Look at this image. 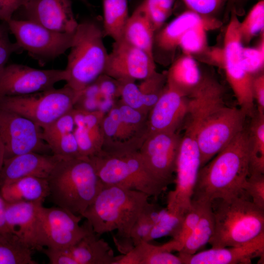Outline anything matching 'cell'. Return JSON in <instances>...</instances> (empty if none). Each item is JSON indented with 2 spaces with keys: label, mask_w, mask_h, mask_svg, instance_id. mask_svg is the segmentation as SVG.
I'll return each instance as SVG.
<instances>
[{
  "label": "cell",
  "mask_w": 264,
  "mask_h": 264,
  "mask_svg": "<svg viewBox=\"0 0 264 264\" xmlns=\"http://www.w3.org/2000/svg\"><path fill=\"white\" fill-rule=\"evenodd\" d=\"M188 97L198 117L197 140L202 167L243 130L247 115L240 108L227 106L221 85L207 77Z\"/></svg>",
  "instance_id": "cell-1"
},
{
  "label": "cell",
  "mask_w": 264,
  "mask_h": 264,
  "mask_svg": "<svg viewBox=\"0 0 264 264\" xmlns=\"http://www.w3.org/2000/svg\"><path fill=\"white\" fill-rule=\"evenodd\" d=\"M150 197L145 193L115 185H103L85 212L83 218L100 236L117 231L114 243L123 254L134 246L130 238L132 228Z\"/></svg>",
  "instance_id": "cell-2"
},
{
  "label": "cell",
  "mask_w": 264,
  "mask_h": 264,
  "mask_svg": "<svg viewBox=\"0 0 264 264\" xmlns=\"http://www.w3.org/2000/svg\"><path fill=\"white\" fill-rule=\"evenodd\" d=\"M216 155L200 168L192 198L212 201L244 192L249 176L247 130L243 128Z\"/></svg>",
  "instance_id": "cell-3"
},
{
  "label": "cell",
  "mask_w": 264,
  "mask_h": 264,
  "mask_svg": "<svg viewBox=\"0 0 264 264\" xmlns=\"http://www.w3.org/2000/svg\"><path fill=\"white\" fill-rule=\"evenodd\" d=\"M138 150L127 144H104L98 154L89 158L103 185L120 186L156 198L168 185L153 174Z\"/></svg>",
  "instance_id": "cell-4"
},
{
  "label": "cell",
  "mask_w": 264,
  "mask_h": 264,
  "mask_svg": "<svg viewBox=\"0 0 264 264\" xmlns=\"http://www.w3.org/2000/svg\"><path fill=\"white\" fill-rule=\"evenodd\" d=\"M52 201L82 216L103 184L88 157L62 158L47 178Z\"/></svg>",
  "instance_id": "cell-5"
},
{
  "label": "cell",
  "mask_w": 264,
  "mask_h": 264,
  "mask_svg": "<svg viewBox=\"0 0 264 264\" xmlns=\"http://www.w3.org/2000/svg\"><path fill=\"white\" fill-rule=\"evenodd\" d=\"M214 230L209 243L212 248L237 246L264 232V209L254 204L244 191L211 201Z\"/></svg>",
  "instance_id": "cell-6"
},
{
  "label": "cell",
  "mask_w": 264,
  "mask_h": 264,
  "mask_svg": "<svg viewBox=\"0 0 264 264\" xmlns=\"http://www.w3.org/2000/svg\"><path fill=\"white\" fill-rule=\"evenodd\" d=\"M104 37L102 26L97 21L88 19L78 22L65 69L66 85L75 92L77 100L104 74L109 53Z\"/></svg>",
  "instance_id": "cell-7"
},
{
  "label": "cell",
  "mask_w": 264,
  "mask_h": 264,
  "mask_svg": "<svg viewBox=\"0 0 264 264\" xmlns=\"http://www.w3.org/2000/svg\"><path fill=\"white\" fill-rule=\"evenodd\" d=\"M184 132L176 157L175 188L168 194L166 208L170 212L184 215L191 206L199 171L200 154L197 140L198 120L189 115L185 119Z\"/></svg>",
  "instance_id": "cell-8"
},
{
  "label": "cell",
  "mask_w": 264,
  "mask_h": 264,
  "mask_svg": "<svg viewBox=\"0 0 264 264\" xmlns=\"http://www.w3.org/2000/svg\"><path fill=\"white\" fill-rule=\"evenodd\" d=\"M77 100L75 92L66 85L59 88L0 98V108L23 116L41 128L72 110Z\"/></svg>",
  "instance_id": "cell-9"
},
{
  "label": "cell",
  "mask_w": 264,
  "mask_h": 264,
  "mask_svg": "<svg viewBox=\"0 0 264 264\" xmlns=\"http://www.w3.org/2000/svg\"><path fill=\"white\" fill-rule=\"evenodd\" d=\"M231 14L221 48L220 66L225 71L240 108L247 116H252L255 112L252 92L253 76L246 71L243 65V43L239 29L240 21L235 8L231 9Z\"/></svg>",
  "instance_id": "cell-10"
},
{
  "label": "cell",
  "mask_w": 264,
  "mask_h": 264,
  "mask_svg": "<svg viewBox=\"0 0 264 264\" xmlns=\"http://www.w3.org/2000/svg\"><path fill=\"white\" fill-rule=\"evenodd\" d=\"M7 24L20 49L26 51L41 65L64 54L72 44L74 33L54 31L25 20L12 18Z\"/></svg>",
  "instance_id": "cell-11"
},
{
  "label": "cell",
  "mask_w": 264,
  "mask_h": 264,
  "mask_svg": "<svg viewBox=\"0 0 264 264\" xmlns=\"http://www.w3.org/2000/svg\"><path fill=\"white\" fill-rule=\"evenodd\" d=\"M82 218L59 206L42 205L38 235L40 250L44 247L67 249L78 242L91 228L87 221L79 224Z\"/></svg>",
  "instance_id": "cell-12"
},
{
  "label": "cell",
  "mask_w": 264,
  "mask_h": 264,
  "mask_svg": "<svg viewBox=\"0 0 264 264\" xmlns=\"http://www.w3.org/2000/svg\"><path fill=\"white\" fill-rule=\"evenodd\" d=\"M0 143L4 149L5 159L28 152L44 154L50 151L43 139L39 126L16 112L1 108Z\"/></svg>",
  "instance_id": "cell-13"
},
{
  "label": "cell",
  "mask_w": 264,
  "mask_h": 264,
  "mask_svg": "<svg viewBox=\"0 0 264 264\" xmlns=\"http://www.w3.org/2000/svg\"><path fill=\"white\" fill-rule=\"evenodd\" d=\"M66 80L65 69H40L18 64L6 65L0 74V98L49 90Z\"/></svg>",
  "instance_id": "cell-14"
},
{
  "label": "cell",
  "mask_w": 264,
  "mask_h": 264,
  "mask_svg": "<svg viewBox=\"0 0 264 264\" xmlns=\"http://www.w3.org/2000/svg\"><path fill=\"white\" fill-rule=\"evenodd\" d=\"M180 139L177 132L150 133L138 150L153 174L168 186L173 181Z\"/></svg>",
  "instance_id": "cell-15"
},
{
  "label": "cell",
  "mask_w": 264,
  "mask_h": 264,
  "mask_svg": "<svg viewBox=\"0 0 264 264\" xmlns=\"http://www.w3.org/2000/svg\"><path fill=\"white\" fill-rule=\"evenodd\" d=\"M156 71L154 59L123 39L114 41L104 74L118 81L143 80Z\"/></svg>",
  "instance_id": "cell-16"
},
{
  "label": "cell",
  "mask_w": 264,
  "mask_h": 264,
  "mask_svg": "<svg viewBox=\"0 0 264 264\" xmlns=\"http://www.w3.org/2000/svg\"><path fill=\"white\" fill-rule=\"evenodd\" d=\"M147 117L120 101L103 118L104 143L140 146L148 133Z\"/></svg>",
  "instance_id": "cell-17"
},
{
  "label": "cell",
  "mask_w": 264,
  "mask_h": 264,
  "mask_svg": "<svg viewBox=\"0 0 264 264\" xmlns=\"http://www.w3.org/2000/svg\"><path fill=\"white\" fill-rule=\"evenodd\" d=\"M18 11L22 17L21 20L56 32L72 34L78 24L71 0H24Z\"/></svg>",
  "instance_id": "cell-18"
},
{
  "label": "cell",
  "mask_w": 264,
  "mask_h": 264,
  "mask_svg": "<svg viewBox=\"0 0 264 264\" xmlns=\"http://www.w3.org/2000/svg\"><path fill=\"white\" fill-rule=\"evenodd\" d=\"M189 108V97L166 84L147 117L148 133L177 132Z\"/></svg>",
  "instance_id": "cell-19"
},
{
  "label": "cell",
  "mask_w": 264,
  "mask_h": 264,
  "mask_svg": "<svg viewBox=\"0 0 264 264\" xmlns=\"http://www.w3.org/2000/svg\"><path fill=\"white\" fill-rule=\"evenodd\" d=\"M183 264H249L264 255V232L241 245L212 248L191 255L178 254Z\"/></svg>",
  "instance_id": "cell-20"
},
{
  "label": "cell",
  "mask_w": 264,
  "mask_h": 264,
  "mask_svg": "<svg viewBox=\"0 0 264 264\" xmlns=\"http://www.w3.org/2000/svg\"><path fill=\"white\" fill-rule=\"evenodd\" d=\"M62 158L53 154L28 152L5 159L0 172V186L25 177L47 179Z\"/></svg>",
  "instance_id": "cell-21"
},
{
  "label": "cell",
  "mask_w": 264,
  "mask_h": 264,
  "mask_svg": "<svg viewBox=\"0 0 264 264\" xmlns=\"http://www.w3.org/2000/svg\"><path fill=\"white\" fill-rule=\"evenodd\" d=\"M41 202H6L5 220L8 230L33 250H40L38 243Z\"/></svg>",
  "instance_id": "cell-22"
},
{
  "label": "cell",
  "mask_w": 264,
  "mask_h": 264,
  "mask_svg": "<svg viewBox=\"0 0 264 264\" xmlns=\"http://www.w3.org/2000/svg\"><path fill=\"white\" fill-rule=\"evenodd\" d=\"M73 133L81 156L90 157L98 154L104 142L102 121L105 115L101 110L88 111L74 108Z\"/></svg>",
  "instance_id": "cell-23"
},
{
  "label": "cell",
  "mask_w": 264,
  "mask_h": 264,
  "mask_svg": "<svg viewBox=\"0 0 264 264\" xmlns=\"http://www.w3.org/2000/svg\"><path fill=\"white\" fill-rule=\"evenodd\" d=\"M213 16L198 14L190 10L183 12L155 34L153 57L171 54L178 47L180 39L192 27L210 21Z\"/></svg>",
  "instance_id": "cell-24"
},
{
  "label": "cell",
  "mask_w": 264,
  "mask_h": 264,
  "mask_svg": "<svg viewBox=\"0 0 264 264\" xmlns=\"http://www.w3.org/2000/svg\"><path fill=\"white\" fill-rule=\"evenodd\" d=\"M179 250L177 243L173 239L159 245L144 241L121 255L115 264H183L179 256L172 253Z\"/></svg>",
  "instance_id": "cell-25"
},
{
  "label": "cell",
  "mask_w": 264,
  "mask_h": 264,
  "mask_svg": "<svg viewBox=\"0 0 264 264\" xmlns=\"http://www.w3.org/2000/svg\"><path fill=\"white\" fill-rule=\"evenodd\" d=\"M92 227L88 233L67 250L77 264H115V256L109 243L100 238Z\"/></svg>",
  "instance_id": "cell-26"
},
{
  "label": "cell",
  "mask_w": 264,
  "mask_h": 264,
  "mask_svg": "<svg viewBox=\"0 0 264 264\" xmlns=\"http://www.w3.org/2000/svg\"><path fill=\"white\" fill-rule=\"evenodd\" d=\"M166 73V85L189 97L197 88L203 77L191 55L184 54L173 62Z\"/></svg>",
  "instance_id": "cell-27"
},
{
  "label": "cell",
  "mask_w": 264,
  "mask_h": 264,
  "mask_svg": "<svg viewBox=\"0 0 264 264\" xmlns=\"http://www.w3.org/2000/svg\"><path fill=\"white\" fill-rule=\"evenodd\" d=\"M0 194L7 203H43L49 196L47 180L34 176L21 178L0 186Z\"/></svg>",
  "instance_id": "cell-28"
},
{
  "label": "cell",
  "mask_w": 264,
  "mask_h": 264,
  "mask_svg": "<svg viewBox=\"0 0 264 264\" xmlns=\"http://www.w3.org/2000/svg\"><path fill=\"white\" fill-rule=\"evenodd\" d=\"M155 33L141 2L130 15L122 39L144 51L154 59L153 51Z\"/></svg>",
  "instance_id": "cell-29"
},
{
  "label": "cell",
  "mask_w": 264,
  "mask_h": 264,
  "mask_svg": "<svg viewBox=\"0 0 264 264\" xmlns=\"http://www.w3.org/2000/svg\"><path fill=\"white\" fill-rule=\"evenodd\" d=\"M251 117L247 130L249 176L264 174V113L257 111Z\"/></svg>",
  "instance_id": "cell-30"
},
{
  "label": "cell",
  "mask_w": 264,
  "mask_h": 264,
  "mask_svg": "<svg viewBox=\"0 0 264 264\" xmlns=\"http://www.w3.org/2000/svg\"><path fill=\"white\" fill-rule=\"evenodd\" d=\"M104 35L114 41L123 38L124 30L129 18L128 0H102Z\"/></svg>",
  "instance_id": "cell-31"
},
{
  "label": "cell",
  "mask_w": 264,
  "mask_h": 264,
  "mask_svg": "<svg viewBox=\"0 0 264 264\" xmlns=\"http://www.w3.org/2000/svg\"><path fill=\"white\" fill-rule=\"evenodd\" d=\"M214 217L211 201L205 200L200 218L185 241L179 254L191 255L204 246L211 238L214 230Z\"/></svg>",
  "instance_id": "cell-32"
},
{
  "label": "cell",
  "mask_w": 264,
  "mask_h": 264,
  "mask_svg": "<svg viewBox=\"0 0 264 264\" xmlns=\"http://www.w3.org/2000/svg\"><path fill=\"white\" fill-rule=\"evenodd\" d=\"M33 250L11 232H0V264H37Z\"/></svg>",
  "instance_id": "cell-33"
},
{
  "label": "cell",
  "mask_w": 264,
  "mask_h": 264,
  "mask_svg": "<svg viewBox=\"0 0 264 264\" xmlns=\"http://www.w3.org/2000/svg\"><path fill=\"white\" fill-rule=\"evenodd\" d=\"M117 82L120 101L130 108L146 115H148L161 95L143 93L135 84V81Z\"/></svg>",
  "instance_id": "cell-34"
},
{
  "label": "cell",
  "mask_w": 264,
  "mask_h": 264,
  "mask_svg": "<svg viewBox=\"0 0 264 264\" xmlns=\"http://www.w3.org/2000/svg\"><path fill=\"white\" fill-rule=\"evenodd\" d=\"M162 209L148 202L134 223L130 233V238L134 246L146 241Z\"/></svg>",
  "instance_id": "cell-35"
},
{
  "label": "cell",
  "mask_w": 264,
  "mask_h": 264,
  "mask_svg": "<svg viewBox=\"0 0 264 264\" xmlns=\"http://www.w3.org/2000/svg\"><path fill=\"white\" fill-rule=\"evenodd\" d=\"M183 216L176 215L166 208L162 209L145 242L151 241L165 236L173 239L178 234Z\"/></svg>",
  "instance_id": "cell-36"
},
{
  "label": "cell",
  "mask_w": 264,
  "mask_h": 264,
  "mask_svg": "<svg viewBox=\"0 0 264 264\" xmlns=\"http://www.w3.org/2000/svg\"><path fill=\"white\" fill-rule=\"evenodd\" d=\"M264 1L261 0L253 6L243 21L240 22L239 29L242 43H249L264 31Z\"/></svg>",
  "instance_id": "cell-37"
},
{
  "label": "cell",
  "mask_w": 264,
  "mask_h": 264,
  "mask_svg": "<svg viewBox=\"0 0 264 264\" xmlns=\"http://www.w3.org/2000/svg\"><path fill=\"white\" fill-rule=\"evenodd\" d=\"M205 201V199H192L191 206L184 215L179 231L176 237L172 239L177 243L179 251L198 221Z\"/></svg>",
  "instance_id": "cell-38"
},
{
  "label": "cell",
  "mask_w": 264,
  "mask_h": 264,
  "mask_svg": "<svg viewBox=\"0 0 264 264\" xmlns=\"http://www.w3.org/2000/svg\"><path fill=\"white\" fill-rule=\"evenodd\" d=\"M52 154L62 158L81 157L73 132L60 135L45 142Z\"/></svg>",
  "instance_id": "cell-39"
},
{
  "label": "cell",
  "mask_w": 264,
  "mask_h": 264,
  "mask_svg": "<svg viewBox=\"0 0 264 264\" xmlns=\"http://www.w3.org/2000/svg\"><path fill=\"white\" fill-rule=\"evenodd\" d=\"M243 66L251 76H254L262 72L264 66V37L254 47H243L242 52Z\"/></svg>",
  "instance_id": "cell-40"
},
{
  "label": "cell",
  "mask_w": 264,
  "mask_h": 264,
  "mask_svg": "<svg viewBox=\"0 0 264 264\" xmlns=\"http://www.w3.org/2000/svg\"><path fill=\"white\" fill-rule=\"evenodd\" d=\"M75 123L72 110L61 116L51 123L41 128L44 141L60 135L73 132Z\"/></svg>",
  "instance_id": "cell-41"
},
{
  "label": "cell",
  "mask_w": 264,
  "mask_h": 264,
  "mask_svg": "<svg viewBox=\"0 0 264 264\" xmlns=\"http://www.w3.org/2000/svg\"><path fill=\"white\" fill-rule=\"evenodd\" d=\"M243 190L252 201L264 209V175L248 176Z\"/></svg>",
  "instance_id": "cell-42"
},
{
  "label": "cell",
  "mask_w": 264,
  "mask_h": 264,
  "mask_svg": "<svg viewBox=\"0 0 264 264\" xmlns=\"http://www.w3.org/2000/svg\"><path fill=\"white\" fill-rule=\"evenodd\" d=\"M192 11L198 14L212 16L221 7L225 0H182Z\"/></svg>",
  "instance_id": "cell-43"
},
{
  "label": "cell",
  "mask_w": 264,
  "mask_h": 264,
  "mask_svg": "<svg viewBox=\"0 0 264 264\" xmlns=\"http://www.w3.org/2000/svg\"><path fill=\"white\" fill-rule=\"evenodd\" d=\"M142 3L156 32L163 25L171 14L149 2L147 0H144Z\"/></svg>",
  "instance_id": "cell-44"
},
{
  "label": "cell",
  "mask_w": 264,
  "mask_h": 264,
  "mask_svg": "<svg viewBox=\"0 0 264 264\" xmlns=\"http://www.w3.org/2000/svg\"><path fill=\"white\" fill-rule=\"evenodd\" d=\"M42 250L47 257L50 264H77L67 249L44 248Z\"/></svg>",
  "instance_id": "cell-45"
},
{
  "label": "cell",
  "mask_w": 264,
  "mask_h": 264,
  "mask_svg": "<svg viewBox=\"0 0 264 264\" xmlns=\"http://www.w3.org/2000/svg\"><path fill=\"white\" fill-rule=\"evenodd\" d=\"M252 92L254 101L257 105V111L264 113V75L263 73L253 77Z\"/></svg>",
  "instance_id": "cell-46"
},
{
  "label": "cell",
  "mask_w": 264,
  "mask_h": 264,
  "mask_svg": "<svg viewBox=\"0 0 264 264\" xmlns=\"http://www.w3.org/2000/svg\"><path fill=\"white\" fill-rule=\"evenodd\" d=\"M24 0H0V21L7 23Z\"/></svg>",
  "instance_id": "cell-47"
},
{
  "label": "cell",
  "mask_w": 264,
  "mask_h": 264,
  "mask_svg": "<svg viewBox=\"0 0 264 264\" xmlns=\"http://www.w3.org/2000/svg\"><path fill=\"white\" fill-rule=\"evenodd\" d=\"M20 49L16 43H13L10 42L6 44H0V74L6 65L10 56Z\"/></svg>",
  "instance_id": "cell-48"
},
{
  "label": "cell",
  "mask_w": 264,
  "mask_h": 264,
  "mask_svg": "<svg viewBox=\"0 0 264 264\" xmlns=\"http://www.w3.org/2000/svg\"><path fill=\"white\" fill-rule=\"evenodd\" d=\"M6 202L0 194V232L9 231L5 220Z\"/></svg>",
  "instance_id": "cell-49"
},
{
  "label": "cell",
  "mask_w": 264,
  "mask_h": 264,
  "mask_svg": "<svg viewBox=\"0 0 264 264\" xmlns=\"http://www.w3.org/2000/svg\"><path fill=\"white\" fill-rule=\"evenodd\" d=\"M175 0H147V1L171 14L172 8Z\"/></svg>",
  "instance_id": "cell-50"
},
{
  "label": "cell",
  "mask_w": 264,
  "mask_h": 264,
  "mask_svg": "<svg viewBox=\"0 0 264 264\" xmlns=\"http://www.w3.org/2000/svg\"><path fill=\"white\" fill-rule=\"evenodd\" d=\"M8 27L7 23L0 24V44L10 42L8 37Z\"/></svg>",
  "instance_id": "cell-51"
},
{
  "label": "cell",
  "mask_w": 264,
  "mask_h": 264,
  "mask_svg": "<svg viewBox=\"0 0 264 264\" xmlns=\"http://www.w3.org/2000/svg\"><path fill=\"white\" fill-rule=\"evenodd\" d=\"M4 159V149L3 145L0 143V172L2 167Z\"/></svg>",
  "instance_id": "cell-52"
},
{
  "label": "cell",
  "mask_w": 264,
  "mask_h": 264,
  "mask_svg": "<svg viewBox=\"0 0 264 264\" xmlns=\"http://www.w3.org/2000/svg\"><path fill=\"white\" fill-rule=\"evenodd\" d=\"M239 0H227L228 1V6L231 8V10L232 8H235L234 4L237 2Z\"/></svg>",
  "instance_id": "cell-53"
},
{
  "label": "cell",
  "mask_w": 264,
  "mask_h": 264,
  "mask_svg": "<svg viewBox=\"0 0 264 264\" xmlns=\"http://www.w3.org/2000/svg\"><path fill=\"white\" fill-rule=\"evenodd\" d=\"M82 1L84 2L86 4H88V0H81Z\"/></svg>",
  "instance_id": "cell-54"
}]
</instances>
